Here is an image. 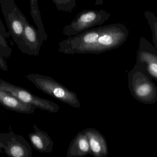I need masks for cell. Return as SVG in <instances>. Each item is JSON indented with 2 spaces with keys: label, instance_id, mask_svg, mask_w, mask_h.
Returning a JSON list of instances; mask_svg holds the SVG:
<instances>
[{
  "label": "cell",
  "instance_id": "8992f818",
  "mask_svg": "<svg viewBox=\"0 0 157 157\" xmlns=\"http://www.w3.org/2000/svg\"><path fill=\"white\" fill-rule=\"evenodd\" d=\"M0 90H2L36 109L56 113L59 110V105L47 99L36 96L28 90L16 86L6 81L0 79Z\"/></svg>",
  "mask_w": 157,
  "mask_h": 157
},
{
  "label": "cell",
  "instance_id": "9c48e42d",
  "mask_svg": "<svg viewBox=\"0 0 157 157\" xmlns=\"http://www.w3.org/2000/svg\"><path fill=\"white\" fill-rule=\"evenodd\" d=\"M23 53L29 56L39 55L42 44L40 42L37 30L29 23L27 19L24 23Z\"/></svg>",
  "mask_w": 157,
  "mask_h": 157
},
{
  "label": "cell",
  "instance_id": "ba28073f",
  "mask_svg": "<svg viewBox=\"0 0 157 157\" xmlns=\"http://www.w3.org/2000/svg\"><path fill=\"white\" fill-rule=\"evenodd\" d=\"M136 63L144 65L151 78L157 80V49L143 36L140 39Z\"/></svg>",
  "mask_w": 157,
  "mask_h": 157
},
{
  "label": "cell",
  "instance_id": "d6986e66",
  "mask_svg": "<svg viewBox=\"0 0 157 157\" xmlns=\"http://www.w3.org/2000/svg\"><path fill=\"white\" fill-rule=\"evenodd\" d=\"M0 23L3 24V22H2V21L1 19L0 18Z\"/></svg>",
  "mask_w": 157,
  "mask_h": 157
},
{
  "label": "cell",
  "instance_id": "5bb4252c",
  "mask_svg": "<svg viewBox=\"0 0 157 157\" xmlns=\"http://www.w3.org/2000/svg\"><path fill=\"white\" fill-rule=\"evenodd\" d=\"M38 0H30L31 14L33 20L37 27V33L41 44L46 41L48 36L45 30L44 24L42 21L41 14L38 5Z\"/></svg>",
  "mask_w": 157,
  "mask_h": 157
},
{
  "label": "cell",
  "instance_id": "ac0fdd59",
  "mask_svg": "<svg viewBox=\"0 0 157 157\" xmlns=\"http://www.w3.org/2000/svg\"><path fill=\"white\" fill-rule=\"evenodd\" d=\"M0 69L4 71L8 70V67L5 59L0 54Z\"/></svg>",
  "mask_w": 157,
  "mask_h": 157
},
{
  "label": "cell",
  "instance_id": "2e32d148",
  "mask_svg": "<svg viewBox=\"0 0 157 157\" xmlns=\"http://www.w3.org/2000/svg\"><path fill=\"white\" fill-rule=\"evenodd\" d=\"M144 16L147 21L152 35V41L154 46L157 49V18L155 14L149 11L144 12Z\"/></svg>",
  "mask_w": 157,
  "mask_h": 157
},
{
  "label": "cell",
  "instance_id": "3957f363",
  "mask_svg": "<svg viewBox=\"0 0 157 157\" xmlns=\"http://www.w3.org/2000/svg\"><path fill=\"white\" fill-rule=\"evenodd\" d=\"M25 77L44 93L74 108L81 107L80 102L77 94L68 90L51 77L39 74H29Z\"/></svg>",
  "mask_w": 157,
  "mask_h": 157
},
{
  "label": "cell",
  "instance_id": "52a82bcc",
  "mask_svg": "<svg viewBox=\"0 0 157 157\" xmlns=\"http://www.w3.org/2000/svg\"><path fill=\"white\" fill-rule=\"evenodd\" d=\"M13 157H32L31 145L21 135L15 134L11 128L9 133H0V152Z\"/></svg>",
  "mask_w": 157,
  "mask_h": 157
},
{
  "label": "cell",
  "instance_id": "8fae6325",
  "mask_svg": "<svg viewBox=\"0 0 157 157\" xmlns=\"http://www.w3.org/2000/svg\"><path fill=\"white\" fill-rule=\"evenodd\" d=\"M34 131L29 133L28 136L33 147L42 153H50L53 151L54 142L47 132L41 130L36 124L33 126Z\"/></svg>",
  "mask_w": 157,
  "mask_h": 157
},
{
  "label": "cell",
  "instance_id": "6da1fadb",
  "mask_svg": "<svg viewBox=\"0 0 157 157\" xmlns=\"http://www.w3.org/2000/svg\"><path fill=\"white\" fill-rule=\"evenodd\" d=\"M129 35L124 24L114 23L88 29L59 44L58 51L67 55L98 54L123 45Z\"/></svg>",
  "mask_w": 157,
  "mask_h": 157
},
{
  "label": "cell",
  "instance_id": "5b68a950",
  "mask_svg": "<svg viewBox=\"0 0 157 157\" xmlns=\"http://www.w3.org/2000/svg\"><path fill=\"white\" fill-rule=\"evenodd\" d=\"M109 13L103 10H84L76 15L75 19L63 28V33L68 37L74 36L88 29L100 26L109 20Z\"/></svg>",
  "mask_w": 157,
  "mask_h": 157
},
{
  "label": "cell",
  "instance_id": "277c9868",
  "mask_svg": "<svg viewBox=\"0 0 157 157\" xmlns=\"http://www.w3.org/2000/svg\"><path fill=\"white\" fill-rule=\"evenodd\" d=\"M0 5L9 33L22 53L24 23L26 18L17 7L14 0H0Z\"/></svg>",
  "mask_w": 157,
  "mask_h": 157
},
{
  "label": "cell",
  "instance_id": "7a4b0ae2",
  "mask_svg": "<svg viewBox=\"0 0 157 157\" xmlns=\"http://www.w3.org/2000/svg\"><path fill=\"white\" fill-rule=\"evenodd\" d=\"M128 78V89L134 99L147 105L157 101V87L144 65L136 63Z\"/></svg>",
  "mask_w": 157,
  "mask_h": 157
},
{
  "label": "cell",
  "instance_id": "ffe728a7",
  "mask_svg": "<svg viewBox=\"0 0 157 157\" xmlns=\"http://www.w3.org/2000/svg\"><path fill=\"white\" fill-rule=\"evenodd\" d=\"M1 110H0V113H1Z\"/></svg>",
  "mask_w": 157,
  "mask_h": 157
},
{
  "label": "cell",
  "instance_id": "e0dca14e",
  "mask_svg": "<svg viewBox=\"0 0 157 157\" xmlns=\"http://www.w3.org/2000/svg\"><path fill=\"white\" fill-rule=\"evenodd\" d=\"M77 0H52L57 9L60 11L71 13L77 7Z\"/></svg>",
  "mask_w": 157,
  "mask_h": 157
},
{
  "label": "cell",
  "instance_id": "9a60e30c",
  "mask_svg": "<svg viewBox=\"0 0 157 157\" xmlns=\"http://www.w3.org/2000/svg\"><path fill=\"white\" fill-rule=\"evenodd\" d=\"M10 34L6 31L3 24L0 23V54L5 58L10 57L12 49L9 46L6 38L10 37Z\"/></svg>",
  "mask_w": 157,
  "mask_h": 157
},
{
  "label": "cell",
  "instance_id": "7c38bea8",
  "mask_svg": "<svg viewBox=\"0 0 157 157\" xmlns=\"http://www.w3.org/2000/svg\"><path fill=\"white\" fill-rule=\"evenodd\" d=\"M0 105L8 110L21 113L32 114L36 108L34 106L24 103L10 94L0 90Z\"/></svg>",
  "mask_w": 157,
  "mask_h": 157
},
{
  "label": "cell",
  "instance_id": "4fadbf2b",
  "mask_svg": "<svg viewBox=\"0 0 157 157\" xmlns=\"http://www.w3.org/2000/svg\"><path fill=\"white\" fill-rule=\"evenodd\" d=\"M90 154L88 137L82 131L79 132L71 140L67 151V157H83Z\"/></svg>",
  "mask_w": 157,
  "mask_h": 157
},
{
  "label": "cell",
  "instance_id": "30bf717a",
  "mask_svg": "<svg viewBox=\"0 0 157 157\" xmlns=\"http://www.w3.org/2000/svg\"><path fill=\"white\" fill-rule=\"evenodd\" d=\"M88 137L90 155L95 157H105L108 154L106 140L103 135L95 128H85L82 130Z\"/></svg>",
  "mask_w": 157,
  "mask_h": 157
}]
</instances>
